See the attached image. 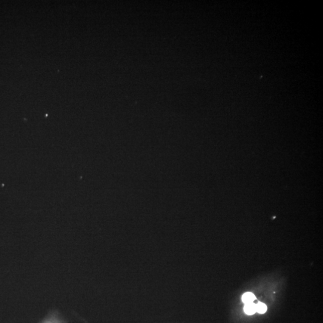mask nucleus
<instances>
[{
    "label": "nucleus",
    "instance_id": "obj_3",
    "mask_svg": "<svg viewBox=\"0 0 323 323\" xmlns=\"http://www.w3.org/2000/svg\"><path fill=\"white\" fill-rule=\"evenodd\" d=\"M256 312L259 313V314H264V313L266 312L267 310H268V307L264 303L259 302L256 303Z\"/></svg>",
    "mask_w": 323,
    "mask_h": 323
},
{
    "label": "nucleus",
    "instance_id": "obj_2",
    "mask_svg": "<svg viewBox=\"0 0 323 323\" xmlns=\"http://www.w3.org/2000/svg\"><path fill=\"white\" fill-rule=\"evenodd\" d=\"M256 300L255 295L250 292H247L243 294L242 297V302L245 304H248L254 302Z\"/></svg>",
    "mask_w": 323,
    "mask_h": 323
},
{
    "label": "nucleus",
    "instance_id": "obj_1",
    "mask_svg": "<svg viewBox=\"0 0 323 323\" xmlns=\"http://www.w3.org/2000/svg\"><path fill=\"white\" fill-rule=\"evenodd\" d=\"M244 312L247 315H254L256 313V306L255 303L245 304L244 307Z\"/></svg>",
    "mask_w": 323,
    "mask_h": 323
}]
</instances>
